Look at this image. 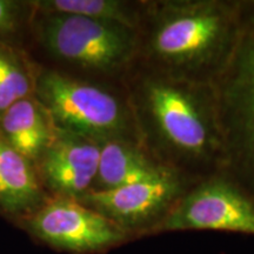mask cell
Wrapping results in <instances>:
<instances>
[{
	"label": "cell",
	"instance_id": "cell-1",
	"mask_svg": "<svg viewBox=\"0 0 254 254\" xmlns=\"http://www.w3.org/2000/svg\"><path fill=\"white\" fill-rule=\"evenodd\" d=\"M122 86L140 144L159 165L194 182L224 172V140L211 84L134 65Z\"/></svg>",
	"mask_w": 254,
	"mask_h": 254
},
{
	"label": "cell",
	"instance_id": "cell-2",
	"mask_svg": "<svg viewBox=\"0 0 254 254\" xmlns=\"http://www.w3.org/2000/svg\"><path fill=\"white\" fill-rule=\"evenodd\" d=\"M241 0H142L134 65L211 84L239 33Z\"/></svg>",
	"mask_w": 254,
	"mask_h": 254
},
{
	"label": "cell",
	"instance_id": "cell-3",
	"mask_svg": "<svg viewBox=\"0 0 254 254\" xmlns=\"http://www.w3.org/2000/svg\"><path fill=\"white\" fill-rule=\"evenodd\" d=\"M33 95L49 112L56 128L95 141H138L134 119L120 84L91 81L53 68L33 71Z\"/></svg>",
	"mask_w": 254,
	"mask_h": 254
},
{
	"label": "cell",
	"instance_id": "cell-4",
	"mask_svg": "<svg viewBox=\"0 0 254 254\" xmlns=\"http://www.w3.org/2000/svg\"><path fill=\"white\" fill-rule=\"evenodd\" d=\"M211 85L224 140V172L254 200V0H241L236 45Z\"/></svg>",
	"mask_w": 254,
	"mask_h": 254
},
{
	"label": "cell",
	"instance_id": "cell-5",
	"mask_svg": "<svg viewBox=\"0 0 254 254\" xmlns=\"http://www.w3.org/2000/svg\"><path fill=\"white\" fill-rule=\"evenodd\" d=\"M37 15L38 40L58 62L120 85L134 66L135 28L78 15Z\"/></svg>",
	"mask_w": 254,
	"mask_h": 254
},
{
	"label": "cell",
	"instance_id": "cell-6",
	"mask_svg": "<svg viewBox=\"0 0 254 254\" xmlns=\"http://www.w3.org/2000/svg\"><path fill=\"white\" fill-rule=\"evenodd\" d=\"M222 231L254 236V200L225 172L193 184L153 233Z\"/></svg>",
	"mask_w": 254,
	"mask_h": 254
},
{
	"label": "cell",
	"instance_id": "cell-7",
	"mask_svg": "<svg viewBox=\"0 0 254 254\" xmlns=\"http://www.w3.org/2000/svg\"><path fill=\"white\" fill-rule=\"evenodd\" d=\"M21 220L38 240L72 254L105 252L131 239L110 219L79 200L65 196L49 195Z\"/></svg>",
	"mask_w": 254,
	"mask_h": 254
},
{
	"label": "cell",
	"instance_id": "cell-8",
	"mask_svg": "<svg viewBox=\"0 0 254 254\" xmlns=\"http://www.w3.org/2000/svg\"><path fill=\"white\" fill-rule=\"evenodd\" d=\"M194 183L166 168L131 185L111 190H91L79 201L110 219L132 238L152 234Z\"/></svg>",
	"mask_w": 254,
	"mask_h": 254
},
{
	"label": "cell",
	"instance_id": "cell-9",
	"mask_svg": "<svg viewBox=\"0 0 254 254\" xmlns=\"http://www.w3.org/2000/svg\"><path fill=\"white\" fill-rule=\"evenodd\" d=\"M99 154L98 141L57 129L53 141L36 163L44 189L50 195L80 200L93 187Z\"/></svg>",
	"mask_w": 254,
	"mask_h": 254
},
{
	"label": "cell",
	"instance_id": "cell-10",
	"mask_svg": "<svg viewBox=\"0 0 254 254\" xmlns=\"http://www.w3.org/2000/svg\"><path fill=\"white\" fill-rule=\"evenodd\" d=\"M36 163L0 134V212L26 217L47 199Z\"/></svg>",
	"mask_w": 254,
	"mask_h": 254
},
{
	"label": "cell",
	"instance_id": "cell-11",
	"mask_svg": "<svg viewBox=\"0 0 254 254\" xmlns=\"http://www.w3.org/2000/svg\"><path fill=\"white\" fill-rule=\"evenodd\" d=\"M98 144L100 150L99 164L92 190H116L166 170L138 141L106 139L98 141Z\"/></svg>",
	"mask_w": 254,
	"mask_h": 254
},
{
	"label": "cell",
	"instance_id": "cell-12",
	"mask_svg": "<svg viewBox=\"0 0 254 254\" xmlns=\"http://www.w3.org/2000/svg\"><path fill=\"white\" fill-rule=\"evenodd\" d=\"M56 133L49 112L34 95L17 101L0 116V134L33 163L39 160Z\"/></svg>",
	"mask_w": 254,
	"mask_h": 254
},
{
	"label": "cell",
	"instance_id": "cell-13",
	"mask_svg": "<svg viewBox=\"0 0 254 254\" xmlns=\"http://www.w3.org/2000/svg\"><path fill=\"white\" fill-rule=\"evenodd\" d=\"M28 5L34 14L78 15L138 30L142 0H39Z\"/></svg>",
	"mask_w": 254,
	"mask_h": 254
},
{
	"label": "cell",
	"instance_id": "cell-14",
	"mask_svg": "<svg viewBox=\"0 0 254 254\" xmlns=\"http://www.w3.org/2000/svg\"><path fill=\"white\" fill-rule=\"evenodd\" d=\"M33 92V71L26 67L15 51L0 43V116Z\"/></svg>",
	"mask_w": 254,
	"mask_h": 254
},
{
	"label": "cell",
	"instance_id": "cell-15",
	"mask_svg": "<svg viewBox=\"0 0 254 254\" xmlns=\"http://www.w3.org/2000/svg\"><path fill=\"white\" fill-rule=\"evenodd\" d=\"M23 2L12 0H0V43L17 34L23 24Z\"/></svg>",
	"mask_w": 254,
	"mask_h": 254
}]
</instances>
